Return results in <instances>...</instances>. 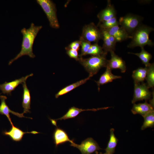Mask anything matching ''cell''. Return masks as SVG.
I'll return each instance as SVG.
<instances>
[{"label":"cell","instance_id":"8992f818","mask_svg":"<svg viewBox=\"0 0 154 154\" xmlns=\"http://www.w3.org/2000/svg\"><path fill=\"white\" fill-rule=\"evenodd\" d=\"M80 37L90 42L98 43L100 40L102 39L100 29L92 22L83 27Z\"/></svg>","mask_w":154,"mask_h":154},{"label":"cell","instance_id":"ba28073f","mask_svg":"<svg viewBox=\"0 0 154 154\" xmlns=\"http://www.w3.org/2000/svg\"><path fill=\"white\" fill-rule=\"evenodd\" d=\"M152 93L148 88L146 84L134 82V92L132 103L135 104L137 101L145 100H147L151 97Z\"/></svg>","mask_w":154,"mask_h":154},{"label":"cell","instance_id":"4dcf8cb0","mask_svg":"<svg viewBox=\"0 0 154 154\" xmlns=\"http://www.w3.org/2000/svg\"><path fill=\"white\" fill-rule=\"evenodd\" d=\"M66 50V53L70 57L78 61L79 57L78 51L71 49Z\"/></svg>","mask_w":154,"mask_h":154},{"label":"cell","instance_id":"4fadbf2b","mask_svg":"<svg viewBox=\"0 0 154 154\" xmlns=\"http://www.w3.org/2000/svg\"><path fill=\"white\" fill-rule=\"evenodd\" d=\"M116 12L114 5L110 0L108 1L107 5L98 14L97 17L99 22L105 21L116 17Z\"/></svg>","mask_w":154,"mask_h":154},{"label":"cell","instance_id":"7a4b0ae2","mask_svg":"<svg viewBox=\"0 0 154 154\" xmlns=\"http://www.w3.org/2000/svg\"><path fill=\"white\" fill-rule=\"evenodd\" d=\"M154 29L150 26L142 24L131 35V41L127 45L129 48L137 46L144 47L146 45L152 46L154 43L149 39L150 33Z\"/></svg>","mask_w":154,"mask_h":154},{"label":"cell","instance_id":"cb8c5ba5","mask_svg":"<svg viewBox=\"0 0 154 154\" xmlns=\"http://www.w3.org/2000/svg\"><path fill=\"white\" fill-rule=\"evenodd\" d=\"M141 51L140 53H133L128 52V53L134 54L137 56L141 60L143 64L145 67H148L150 64L149 62L152 58V55L151 54L145 50L144 47L141 48Z\"/></svg>","mask_w":154,"mask_h":154},{"label":"cell","instance_id":"e0dca14e","mask_svg":"<svg viewBox=\"0 0 154 154\" xmlns=\"http://www.w3.org/2000/svg\"><path fill=\"white\" fill-rule=\"evenodd\" d=\"M154 111L153 107L147 101L143 103L134 104L131 110L134 114H138L143 117L149 112Z\"/></svg>","mask_w":154,"mask_h":154},{"label":"cell","instance_id":"4316f807","mask_svg":"<svg viewBox=\"0 0 154 154\" xmlns=\"http://www.w3.org/2000/svg\"><path fill=\"white\" fill-rule=\"evenodd\" d=\"M144 121L141 127V129L144 130L146 128L153 127L154 125V111L148 113L144 116Z\"/></svg>","mask_w":154,"mask_h":154},{"label":"cell","instance_id":"8fae6325","mask_svg":"<svg viewBox=\"0 0 154 154\" xmlns=\"http://www.w3.org/2000/svg\"><path fill=\"white\" fill-rule=\"evenodd\" d=\"M110 53L111 58L110 60H108L106 67H108L111 70L119 69L122 73H124L126 70L125 62L121 57L116 55L114 51L110 52Z\"/></svg>","mask_w":154,"mask_h":154},{"label":"cell","instance_id":"f546056e","mask_svg":"<svg viewBox=\"0 0 154 154\" xmlns=\"http://www.w3.org/2000/svg\"><path fill=\"white\" fill-rule=\"evenodd\" d=\"M81 42L79 40H77L72 42L67 46L65 47L66 50H73L78 51L80 49V46Z\"/></svg>","mask_w":154,"mask_h":154},{"label":"cell","instance_id":"52a82bcc","mask_svg":"<svg viewBox=\"0 0 154 154\" xmlns=\"http://www.w3.org/2000/svg\"><path fill=\"white\" fill-rule=\"evenodd\" d=\"M70 145L78 149L82 154H91L101 149L97 142L91 137L86 139L82 141L80 144L73 142L71 143Z\"/></svg>","mask_w":154,"mask_h":154},{"label":"cell","instance_id":"ac0fdd59","mask_svg":"<svg viewBox=\"0 0 154 154\" xmlns=\"http://www.w3.org/2000/svg\"><path fill=\"white\" fill-rule=\"evenodd\" d=\"M1 103L0 105V114L5 115L6 116L11 125L13 124L11 118L10 117L9 113L11 114L19 117H25L23 115V113H19L15 112L11 110L6 104L5 100L7 99L6 96H3L0 98Z\"/></svg>","mask_w":154,"mask_h":154},{"label":"cell","instance_id":"484cf974","mask_svg":"<svg viewBox=\"0 0 154 154\" xmlns=\"http://www.w3.org/2000/svg\"><path fill=\"white\" fill-rule=\"evenodd\" d=\"M145 79L148 88H153L154 86V64H150L148 67L147 73Z\"/></svg>","mask_w":154,"mask_h":154},{"label":"cell","instance_id":"7402d4cb","mask_svg":"<svg viewBox=\"0 0 154 154\" xmlns=\"http://www.w3.org/2000/svg\"><path fill=\"white\" fill-rule=\"evenodd\" d=\"M148 67H139L133 71L132 77L134 82L138 83L143 82L146 78Z\"/></svg>","mask_w":154,"mask_h":154},{"label":"cell","instance_id":"603a6c76","mask_svg":"<svg viewBox=\"0 0 154 154\" xmlns=\"http://www.w3.org/2000/svg\"><path fill=\"white\" fill-rule=\"evenodd\" d=\"M110 132V138L105 149L106 154H113L118 141L114 133V129L111 128Z\"/></svg>","mask_w":154,"mask_h":154},{"label":"cell","instance_id":"6da1fadb","mask_svg":"<svg viewBox=\"0 0 154 154\" xmlns=\"http://www.w3.org/2000/svg\"><path fill=\"white\" fill-rule=\"evenodd\" d=\"M42 27V26H35L32 23L29 28H24L21 29V32L23 37L21 51L15 58L9 61V65L24 55H28L32 58H34L35 57L33 52V44L38 33Z\"/></svg>","mask_w":154,"mask_h":154},{"label":"cell","instance_id":"9c48e42d","mask_svg":"<svg viewBox=\"0 0 154 154\" xmlns=\"http://www.w3.org/2000/svg\"><path fill=\"white\" fill-rule=\"evenodd\" d=\"M33 75V74L32 73L10 82H5L3 84H0V90L4 94L11 95L12 91L14 90L19 84L26 82L29 77L32 76Z\"/></svg>","mask_w":154,"mask_h":154},{"label":"cell","instance_id":"2e32d148","mask_svg":"<svg viewBox=\"0 0 154 154\" xmlns=\"http://www.w3.org/2000/svg\"><path fill=\"white\" fill-rule=\"evenodd\" d=\"M108 108L109 107H108L97 109H84L79 108L73 106L69 108L67 112L62 116L55 120H65L69 119L74 118L77 116L81 112L84 111H96L100 110L106 109Z\"/></svg>","mask_w":154,"mask_h":154},{"label":"cell","instance_id":"9a60e30c","mask_svg":"<svg viewBox=\"0 0 154 154\" xmlns=\"http://www.w3.org/2000/svg\"><path fill=\"white\" fill-rule=\"evenodd\" d=\"M11 125L12 127L11 129L8 131H4L3 133L6 135L9 136L14 141H21L22 139L23 135L25 133H31L35 134L39 133L35 131L25 132L19 128L14 126L13 124Z\"/></svg>","mask_w":154,"mask_h":154},{"label":"cell","instance_id":"5b68a950","mask_svg":"<svg viewBox=\"0 0 154 154\" xmlns=\"http://www.w3.org/2000/svg\"><path fill=\"white\" fill-rule=\"evenodd\" d=\"M143 18L132 13L121 17L118 21L119 25L130 36L142 24Z\"/></svg>","mask_w":154,"mask_h":154},{"label":"cell","instance_id":"44dd1931","mask_svg":"<svg viewBox=\"0 0 154 154\" xmlns=\"http://www.w3.org/2000/svg\"><path fill=\"white\" fill-rule=\"evenodd\" d=\"M91 77L89 76L84 79L81 80L62 88L55 94V98H57L60 96L68 93L76 88L84 84L90 79Z\"/></svg>","mask_w":154,"mask_h":154},{"label":"cell","instance_id":"d4e9b609","mask_svg":"<svg viewBox=\"0 0 154 154\" xmlns=\"http://www.w3.org/2000/svg\"><path fill=\"white\" fill-rule=\"evenodd\" d=\"M117 25H119V22L116 17L105 21L99 22L97 26L100 29H107Z\"/></svg>","mask_w":154,"mask_h":154},{"label":"cell","instance_id":"3957f363","mask_svg":"<svg viewBox=\"0 0 154 154\" xmlns=\"http://www.w3.org/2000/svg\"><path fill=\"white\" fill-rule=\"evenodd\" d=\"M107 54L104 53L100 56H92L86 58L79 57L78 61L89 73V76L91 77L102 68L106 67L108 62L106 57Z\"/></svg>","mask_w":154,"mask_h":154},{"label":"cell","instance_id":"277c9868","mask_svg":"<svg viewBox=\"0 0 154 154\" xmlns=\"http://www.w3.org/2000/svg\"><path fill=\"white\" fill-rule=\"evenodd\" d=\"M36 1L46 15L50 26L53 28H59L60 25L57 16L55 4L50 0H37Z\"/></svg>","mask_w":154,"mask_h":154},{"label":"cell","instance_id":"ffe728a7","mask_svg":"<svg viewBox=\"0 0 154 154\" xmlns=\"http://www.w3.org/2000/svg\"><path fill=\"white\" fill-rule=\"evenodd\" d=\"M23 88L22 106L23 108V113H30L31 96L29 90L28 89L26 82L22 84Z\"/></svg>","mask_w":154,"mask_h":154},{"label":"cell","instance_id":"1f68e13d","mask_svg":"<svg viewBox=\"0 0 154 154\" xmlns=\"http://www.w3.org/2000/svg\"><path fill=\"white\" fill-rule=\"evenodd\" d=\"M51 120V121L52 123V124L56 126V121L55 120H53V119H50Z\"/></svg>","mask_w":154,"mask_h":154},{"label":"cell","instance_id":"83f0119b","mask_svg":"<svg viewBox=\"0 0 154 154\" xmlns=\"http://www.w3.org/2000/svg\"><path fill=\"white\" fill-rule=\"evenodd\" d=\"M104 53H104L102 47L100 46L98 43H95L91 45L85 55H91L93 56H100Z\"/></svg>","mask_w":154,"mask_h":154},{"label":"cell","instance_id":"7c38bea8","mask_svg":"<svg viewBox=\"0 0 154 154\" xmlns=\"http://www.w3.org/2000/svg\"><path fill=\"white\" fill-rule=\"evenodd\" d=\"M119 25H116L110 29L104 30L114 38L117 42H122L128 39L131 38V36Z\"/></svg>","mask_w":154,"mask_h":154},{"label":"cell","instance_id":"d6986e66","mask_svg":"<svg viewBox=\"0 0 154 154\" xmlns=\"http://www.w3.org/2000/svg\"><path fill=\"white\" fill-rule=\"evenodd\" d=\"M104 72L101 76L99 80L96 81L98 87V91L101 85L111 82L114 80L121 78V76L115 75L112 72V70L108 67Z\"/></svg>","mask_w":154,"mask_h":154},{"label":"cell","instance_id":"836d02e7","mask_svg":"<svg viewBox=\"0 0 154 154\" xmlns=\"http://www.w3.org/2000/svg\"><path fill=\"white\" fill-rule=\"evenodd\" d=\"M99 154H102V153H100ZM106 154L105 153V154Z\"/></svg>","mask_w":154,"mask_h":154},{"label":"cell","instance_id":"5bb4252c","mask_svg":"<svg viewBox=\"0 0 154 154\" xmlns=\"http://www.w3.org/2000/svg\"><path fill=\"white\" fill-rule=\"evenodd\" d=\"M53 139L56 147L67 142H69L71 143L74 142L73 140L70 139L65 131L58 127L55 129L54 132Z\"/></svg>","mask_w":154,"mask_h":154},{"label":"cell","instance_id":"f1b7e54d","mask_svg":"<svg viewBox=\"0 0 154 154\" xmlns=\"http://www.w3.org/2000/svg\"><path fill=\"white\" fill-rule=\"evenodd\" d=\"M79 40L81 42V53L79 56V57H82L83 56L85 55L92 44L90 42L85 40L81 37Z\"/></svg>","mask_w":154,"mask_h":154},{"label":"cell","instance_id":"30bf717a","mask_svg":"<svg viewBox=\"0 0 154 154\" xmlns=\"http://www.w3.org/2000/svg\"><path fill=\"white\" fill-rule=\"evenodd\" d=\"M100 29L102 33V39L103 40V44L102 47L104 53L107 54L108 52L114 51L117 42L115 39L105 30Z\"/></svg>","mask_w":154,"mask_h":154},{"label":"cell","instance_id":"d6a6232c","mask_svg":"<svg viewBox=\"0 0 154 154\" xmlns=\"http://www.w3.org/2000/svg\"><path fill=\"white\" fill-rule=\"evenodd\" d=\"M2 96H1V95H0V98L1 97H2Z\"/></svg>","mask_w":154,"mask_h":154}]
</instances>
